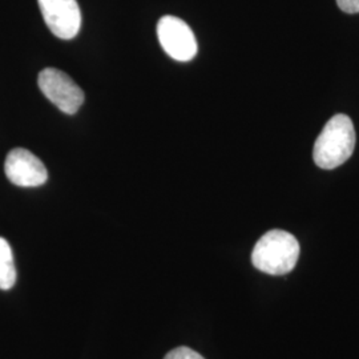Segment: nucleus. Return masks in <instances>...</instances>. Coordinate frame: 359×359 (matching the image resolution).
I'll list each match as a JSON object with an SVG mask.
<instances>
[{"mask_svg":"<svg viewBox=\"0 0 359 359\" xmlns=\"http://www.w3.org/2000/svg\"><path fill=\"white\" fill-rule=\"evenodd\" d=\"M355 148V129L346 115H335L316 140L313 158L322 169H334L346 163Z\"/></svg>","mask_w":359,"mask_h":359,"instance_id":"nucleus-1","label":"nucleus"},{"mask_svg":"<svg viewBox=\"0 0 359 359\" xmlns=\"http://www.w3.org/2000/svg\"><path fill=\"white\" fill-rule=\"evenodd\" d=\"M38 84L43 95L67 115H75L84 103L83 90L60 69H43L39 74Z\"/></svg>","mask_w":359,"mask_h":359,"instance_id":"nucleus-3","label":"nucleus"},{"mask_svg":"<svg viewBox=\"0 0 359 359\" xmlns=\"http://www.w3.org/2000/svg\"><path fill=\"white\" fill-rule=\"evenodd\" d=\"M163 50L177 62H189L197 55V40L191 27L176 16H163L157 25Z\"/></svg>","mask_w":359,"mask_h":359,"instance_id":"nucleus-4","label":"nucleus"},{"mask_svg":"<svg viewBox=\"0 0 359 359\" xmlns=\"http://www.w3.org/2000/svg\"><path fill=\"white\" fill-rule=\"evenodd\" d=\"M7 179L23 188H35L48 179L47 168L35 154L23 148L13 149L4 163Z\"/></svg>","mask_w":359,"mask_h":359,"instance_id":"nucleus-6","label":"nucleus"},{"mask_svg":"<svg viewBox=\"0 0 359 359\" xmlns=\"http://www.w3.org/2000/svg\"><path fill=\"white\" fill-rule=\"evenodd\" d=\"M164 359H205L191 347L180 346L170 350Z\"/></svg>","mask_w":359,"mask_h":359,"instance_id":"nucleus-8","label":"nucleus"},{"mask_svg":"<svg viewBox=\"0 0 359 359\" xmlns=\"http://www.w3.org/2000/svg\"><path fill=\"white\" fill-rule=\"evenodd\" d=\"M16 283L13 250L7 240L0 237V289L10 290Z\"/></svg>","mask_w":359,"mask_h":359,"instance_id":"nucleus-7","label":"nucleus"},{"mask_svg":"<svg viewBox=\"0 0 359 359\" xmlns=\"http://www.w3.org/2000/svg\"><path fill=\"white\" fill-rule=\"evenodd\" d=\"M299 257V244L289 231L273 229L265 233L252 253L256 269L270 276H283L294 269Z\"/></svg>","mask_w":359,"mask_h":359,"instance_id":"nucleus-2","label":"nucleus"},{"mask_svg":"<svg viewBox=\"0 0 359 359\" xmlns=\"http://www.w3.org/2000/svg\"><path fill=\"white\" fill-rule=\"evenodd\" d=\"M337 4L344 13H359V0H337Z\"/></svg>","mask_w":359,"mask_h":359,"instance_id":"nucleus-9","label":"nucleus"},{"mask_svg":"<svg viewBox=\"0 0 359 359\" xmlns=\"http://www.w3.org/2000/svg\"><path fill=\"white\" fill-rule=\"evenodd\" d=\"M47 27L59 39L69 40L79 34L81 13L76 0H38Z\"/></svg>","mask_w":359,"mask_h":359,"instance_id":"nucleus-5","label":"nucleus"}]
</instances>
